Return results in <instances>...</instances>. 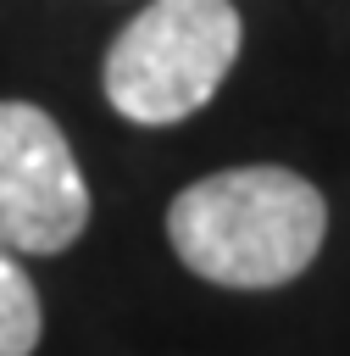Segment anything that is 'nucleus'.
<instances>
[{
  "mask_svg": "<svg viewBox=\"0 0 350 356\" xmlns=\"http://www.w3.org/2000/svg\"><path fill=\"white\" fill-rule=\"evenodd\" d=\"M239 44L244 22L233 0H150L106 50V100L139 128L183 122L222 89Z\"/></svg>",
  "mask_w": 350,
  "mask_h": 356,
  "instance_id": "2",
  "label": "nucleus"
},
{
  "mask_svg": "<svg viewBox=\"0 0 350 356\" xmlns=\"http://www.w3.org/2000/svg\"><path fill=\"white\" fill-rule=\"evenodd\" d=\"M328 234V200L311 178L256 161L194 178L167 206L172 256L222 289H278L300 278Z\"/></svg>",
  "mask_w": 350,
  "mask_h": 356,
  "instance_id": "1",
  "label": "nucleus"
},
{
  "mask_svg": "<svg viewBox=\"0 0 350 356\" xmlns=\"http://www.w3.org/2000/svg\"><path fill=\"white\" fill-rule=\"evenodd\" d=\"M89 228V184L61 122L33 100H0V245L56 256Z\"/></svg>",
  "mask_w": 350,
  "mask_h": 356,
  "instance_id": "3",
  "label": "nucleus"
},
{
  "mask_svg": "<svg viewBox=\"0 0 350 356\" xmlns=\"http://www.w3.org/2000/svg\"><path fill=\"white\" fill-rule=\"evenodd\" d=\"M39 334H44L39 289H33L28 267L17 261V250L0 245V356H33Z\"/></svg>",
  "mask_w": 350,
  "mask_h": 356,
  "instance_id": "4",
  "label": "nucleus"
}]
</instances>
